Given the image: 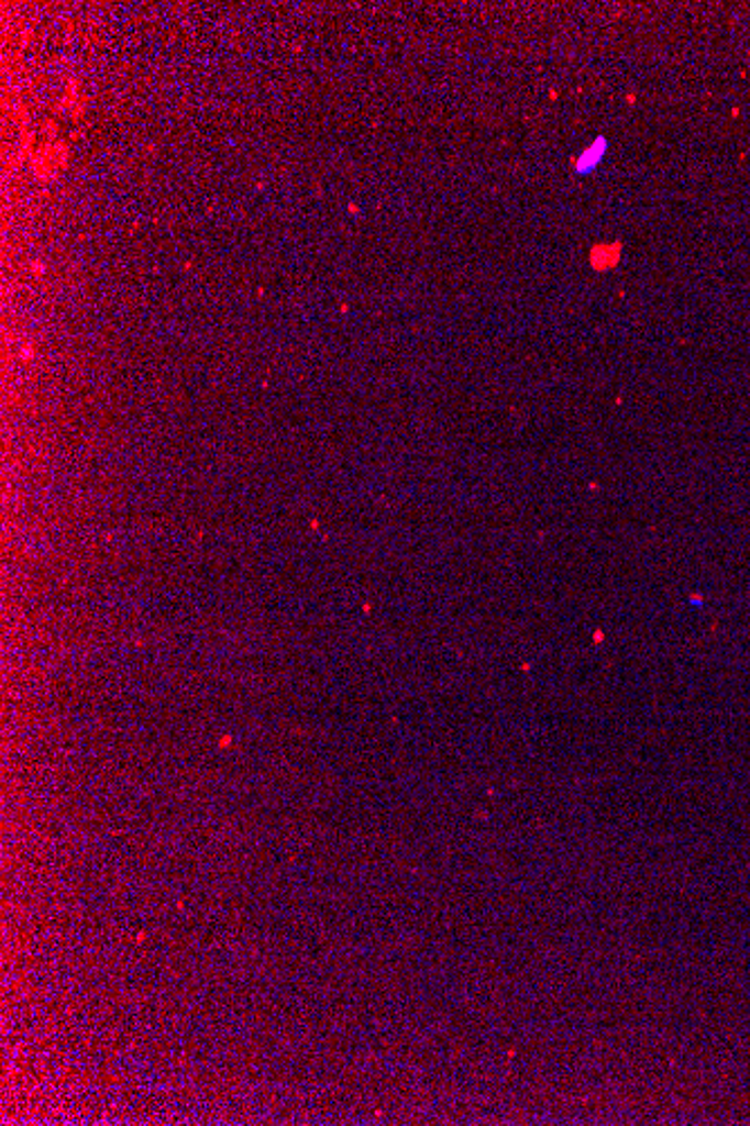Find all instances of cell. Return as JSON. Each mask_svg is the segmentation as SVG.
<instances>
[{"instance_id":"cell-1","label":"cell","mask_w":750,"mask_h":1126,"mask_svg":"<svg viewBox=\"0 0 750 1126\" xmlns=\"http://www.w3.org/2000/svg\"><path fill=\"white\" fill-rule=\"evenodd\" d=\"M603 156H605V140L600 137L592 148H586V153L582 156V161L577 163V172H580V174L592 172V169L603 161Z\"/></svg>"}]
</instances>
